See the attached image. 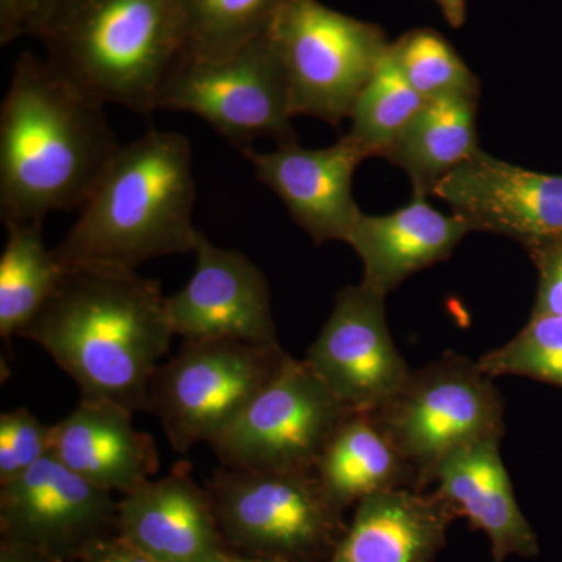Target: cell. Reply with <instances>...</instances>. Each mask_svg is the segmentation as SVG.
I'll return each mask as SVG.
<instances>
[{"instance_id": "1", "label": "cell", "mask_w": 562, "mask_h": 562, "mask_svg": "<svg viewBox=\"0 0 562 562\" xmlns=\"http://www.w3.org/2000/svg\"><path fill=\"white\" fill-rule=\"evenodd\" d=\"M101 102L22 54L0 109V217L43 224L80 209L121 149Z\"/></svg>"}, {"instance_id": "2", "label": "cell", "mask_w": 562, "mask_h": 562, "mask_svg": "<svg viewBox=\"0 0 562 562\" xmlns=\"http://www.w3.org/2000/svg\"><path fill=\"white\" fill-rule=\"evenodd\" d=\"M20 336L46 350L81 397L149 413L151 380L176 335L157 280L66 269L58 290Z\"/></svg>"}, {"instance_id": "3", "label": "cell", "mask_w": 562, "mask_h": 562, "mask_svg": "<svg viewBox=\"0 0 562 562\" xmlns=\"http://www.w3.org/2000/svg\"><path fill=\"white\" fill-rule=\"evenodd\" d=\"M190 139L149 131L122 146L54 249L65 269L136 272L155 258L194 251Z\"/></svg>"}, {"instance_id": "4", "label": "cell", "mask_w": 562, "mask_h": 562, "mask_svg": "<svg viewBox=\"0 0 562 562\" xmlns=\"http://www.w3.org/2000/svg\"><path fill=\"white\" fill-rule=\"evenodd\" d=\"M38 40L85 94L143 116L184 55L179 0H58Z\"/></svg>"}, {"instance_id": "5", "label": "cell", "mask_w": 562, "mask_h": 562, "mask_svg": "<svg viewBox=\"0 0 562 562\" xmlns=\"http://www.w3.org/2000/svg\"><path fill=\"white\" fill-rule=\"evenodd\" d=\"M371 413L417 473L422 492L450 454L505 435L502 392L479 361L457 351L412 369L401 390Z\"/></svg>"}, {"instance_id": "6", "label": "cell", "mask_w": 562, "mask_h": 562, "mask_svg": "<svg viewBox=\"0 0 562 562\" xmlns=\"http://www.w3.org/2000/svg\"><path fill=\"white\" fill-rule=\"evenodd\" d=\"M228 549L279 562H327L347 530L314 472L221 465L209 487Z\"/></svg>"}, {"instance_id": "7", "label": "cell", "mask_w": 562, "mask_h": 562, "mask_svg": "<svg viewBox=\"0 0 562 562\" xmlns=\"http://www.w3.org/2000/svg\"><path fill=\"white\" fill-rule=\"evenodd\" d=\"M269 38L286 80L292 116L316 117L333 127L350 120L391 46L379 25L319 0H284Z\"/></svg>"}, {"instance_id": "8", "label": "cell", "mask_w": 562, "mask_h": 562, "mask_svg": "<svg viewBox=\"0 0 562 562\" xmlns=\"http://www.w3.org/2000/svg\"><path fill=\"white\" fill-rule=\"evenodd\" d=\"M288 357L281 344L183 339L151 380L149 413L160 420L172 449L187 453L227 430Z\"/></svg>"}, {"instance_id": "9", "label": "cell", "mask_w": 562, "mask_h": 562, "mask_svg": "<svg viewBox=\"0 0 562 562\" xmlns=\"http://www.w3.org/2000/svg\"><path fill=\"white\" fill-rule=\"evenodd\" d=\"M155 111L194 114L241 151L254 149L258 139L297 143L286 80L269 35L222 60L183 55L162 81Z\"/></svg>"}, {"instance_id": "10", "label": "cell", "mask_w": 562, "mask_h": 562, "mask_svg": "<svg viewBox=\"0 0 562 562\" xmlns=\"http://www.w3.org/2000/svg\"><path fill=\"white\" fill-rule=\"evenodd\" d=\"M351 412L305 360L290 355L272 382L209 446L224 468L314 472Z\"/></svg>"}, {"instance_id": "11", "label": "cell", "mask_w": 562, "mask_h": 562, "mask_svg": "<svg viewBox=\"0 0 562 562\" xmlns=\"http://www.w3.org/2000/svg\"><path fill=\"white\" fill-rule=\"evenodd\" d=\"M117 532V502L57 458L0 484L2 539L27 543L54 560H79L92 543Z\"/></svg>"}, {"instance_id": "12", "label": "cell", "mask_w": 562, "mask_h": 562, "mask_svg": "<svg viewBox=\"0 0 562 562\" xmlns=\"http://www.w3.org/2000/svg\"><path fill=\"white\" fill-rule=\"evenodd\" d=\"M303 360L353 412H375L412 372L391 336L386 295L362 283L336 294Z\"/></svg>"}, {"instance_id": "13", "label": "cell", "mask_w": 562, "mask_h": 562, "mask_svg": "<svg viewBox=\"0 0 562 562\" xmlns=\"http://www.w3.org/2000/svg\"><path fill=\"white\" fill-rule=\"evenodd\" d=\"M431 195L472 232L513 239L525 250L562 241V176L530 171L480 150L439 181Z\"/></svg>"}, {"instance_id": "14", "label": "cell", "mask_w": 562, "mask_h": 562, "mask_svg": "<svg viewBox=\"0 0 562 562\" xmlns=\"http://www.w3.org/2000/svg\"><path fill=\"white\" fill-rule=\"evenodd\" d=\"M192 254L190 281L166 297L173 335L279 346L265 272L241 251L222 249L202 232Z\"/></svg>"}, {"instance_id": "15", "label": "cell", "mask_w": 562, "mask_h": 562, "mask_svg": "<svg viewBox=\"0 0 562 562\" xmlns=\"http://www.w3.org/2000/svg\"><path fill=\"white\" fill-rule=\"evenodd\" d=\"M241 154L254 168L255 179L279 195L316 246L346 243L362 213L351 194L353 176L371 158L360 144L346 135L325 149H305L294 143Z\"/></svg>"}, {"instance_id": "16", "label": "cell", "mask_w": 562, "mask_h": 562, "mask_svg": "<svg viewBox=\"0 0 562 562\" xmlns=\"http://www.w3.org/2000/svg\"><path fill=\"white\" fill-rule=\"evenodd\" d=\"M117 535L155 562H216L228 550L209 490L183 462L122 495Z\"/></svg>"}, {"instance_id": "17", "label": "cell", "mask_w": 562, "mask_h": 562, "mask_svg": "<svg viewBox=\"0 0 562 562\" xmlns=\"http://www.w3.org/2000/svg\"><path fill=\"white\" fill-rule=\"evenodd\" d=\"M133 414L114 402L80 397L68 417L52 425V457L101 490H138L158 472L160 457L151 436L136 430Z\"/></svg>"}, {"instance_id": "18", "label": "cell", "mask_w": 562, "mask_h": 562, "mask_svg": "<svg viewBox=\"0 0 562 562\" xmlns=\"http://www.w3.org/2000/svg\"><path fill=\"white\" fill-rule=\"evenodd\" d=\"M471 232L457 214H443L432 209L427 195L413 194L412 202L394 213H361L346 243L362 261L361 283L387 297L414 273L449 260Z\"/></svg>"}, {"instance_id": "19", "label": "cell", "mask_w": 562, "mask_h": 562, "mask_svg": "<svg viewBox=\"0 0 562 562\" xmlns=\"http://www.w3.org/2000/svg\"><path fill=\"white\" fill-rule=\"evenodd\" d=\"M501 438L483 439L450 454L436 475V495L490 538L492 562L535 558L538 536L514 495L501 452Z\"/></svg>"}, {"instance_id": "20", "label": "cell", "mask_w": 562, "mask_h": 562, "mask_svg": "<svg viewBox=\"0 0 562 562\" xmlns=\"http://www.w3.org/2000/svg\"><path fill=\"white\" fill-rule=\"evenodd\" d=\"M327 562H435L458 519L436 492L397 490L355 506Z\"/></svg>"}, {"instance_id": "21", "label": "cell", "mask_w": 562, "mask_h": 562, "mask_svg": "<svg viewBox=\"0 0 562 562\" xmlns=\"http://www.w3.org/2000/svg\"><path fill=\"white\" fill-rule=\"evenodd\" d=\"M330 501L342 512L379 492L419 491V480L372 413L351 412L314 469Z\"/></svg>"}, {"instance_id": "22", "label": "cell", "mask_w": 562, "mask_h": 562, "mask_svg": "<svg viewBox=\"0 0 562 562\" xmlns=\"http://www.w3.org/2000/svg\"><path fill=\"white\" fill-rule=\"evenodd\" d=\"M479 98L425 102L384 154L413 184V194L431 195L439 181L479 154Z\"/></svg>"}, {"instance_id": "23", "label": "cell", "mask_w": 562, "mask_h": 562, "mask_svg": "<svg viewBox=\"0 0 562 562\" xmlns=\"http://www.w3.org/2000/svg\"><path fill=\"white\" fill-rule=\"evenodd\" d=\"M0 257V336L10 342L27 327L60 286L66 269L44 243L43 224L5 227Z\"/></svg>"}, {"instance_id": "24", "label": "cell", "mask_w": 562, "mask_h": 562, "mask_svg": "<svg viewBox=\"0 0 562 562\" xmlns=\"http://www.w3.org/2000/svg\"><path fill=\"white\" fill-rule=\"evenodd\" d=\"M184 55L232 57L271 32L284 0H179Z\"/></svg>"}, {"instance_id": "25", "label": "cell", "mask_w": 562, "mask_h": 562, "mask_svg": "<svg viewBox=\"0 0 562 562\" xmlns=\"http://www.w3.org/2000/svg\"><path fill=\"white\" fill-rule=\"evenodd\" d=\"M425 102L403 77L387 50L351 110V127L347 136L360 144L369 157L383 158Z\"/></svg>"}, {"instance_id": "26", "label": "cell", "mask_w": 562, "mask_h": 562, "mask_svg": "<svg viewBox=\"0 0 562 562\" xmlns=\"http://www.w3.org/2000/svg\"><path fill=\"white\" fill-rule=\"evenodd\" d=\"M390 57L425 101L479 98L480 80L446 36L432 29H414L391 43Z\"/></svg>"}, {"instance_id": "27", "label": "cell", "mask_w": 562, "mask_h": 562, "mask_svg": "<svg viewBox=\"0 0 562 562\" xmlns=\"http://www.w3.org/2000/svg\"><path fill=\"white\" fill-rule=\"evenodd\" d=\"M479 364L492 379L527 376L562 387V316L531 313L512 341L484 353Z\"/></svg>"}, {"instance_id": "28", "label": "cell", "mask_w": 562, "mask_h": 562, "mask_svg": "<svg viewBox=\"0 0 562 562\" xmlns=\"http://www.w3.org/2000/svg\"><path fill=\"white\" fill-rule=\"evenodd\" d=\"M52 425H44L29 409L0 416V484L18 479L50 454Z\"/></svg>"}, {"instance_id": "29", "label": "cell", "mask_w": 562, "mask_h": 562, "mask_svg": "<svg viewBox=\"0 0 562 562\" xmlns=\"http://www.w3.org/2000/svg\"><path fill=\"white\" fill-rule=\"evenodd\" d=\"M58 0H0V44L32 36L38 40Z\"/></svg>"}, {"instance_id": "30", "label": "cell", "mask_w": 562, "mask_h": 562, "mask_svg": "<svg viewBox=\"0 0 562 562\" xmlns=\"http://www.w3.org/2000/svg\"><path fill=\"white\" fill-rule=\"evenodd\" d=\"M539 272L538 295L532 314L562 316V241L527 250Z\"/></svg>"}, {"instance_id": "31", "label": "cell", "mask_w": 562, "mask_h": 562, "mask_svg": "<svg viewBox=\"0 0 562 562\" xmlns=\"http://www.w3.org/2000/svg\"><path fill=\"white\" fill-rule=\"evenodd\" d=\"M79 562H155L146 553L132 546L127 539L114 532L113 536L92 543L79 558Z\"/></svg>"}, {"instance_id": "32", "label": "cell", "mask_w": 562, "mask_h": 562, "mask_svg": "<svg viewBox=\"0 0 562 562\" xmlns=\"http://www.w3.org/2000/svg\"><path fill=\"white\" fill-rule=\"evenodd\" d=\"M0 562H60L41 552L27 543L2 539L0 542Z\"/></svg>"}, {"instance_id": "33", "label": "cell", "mask_w": 562, "mask_h": 562, "mask_svg": "<svg viewBox=\"0 0 562 562\" xmlns=\"http://www.w3.org/2000/svg\"><path fill=\"white\" fill-rule=\"evenodd\" d=\"M447 24L453 29H461L468 16V0H435Z\"/></svg>"}, {"instance_id": "34", "label": "cell", "mask_w": 562, "mask_h": 562, "mask_svg": "<svg viewBox=\"0 0 562 562\" xmlns=\"http://www.w3.org/2000/svg\"><path fill=\"white\" fill-rule=\"evenodd\" d=\"M216 562H279V561L265 560V558L244 557V554L231 552V550H227V552L222 553L221 557L217 558Z\"/></svg>"}]
</instances>
